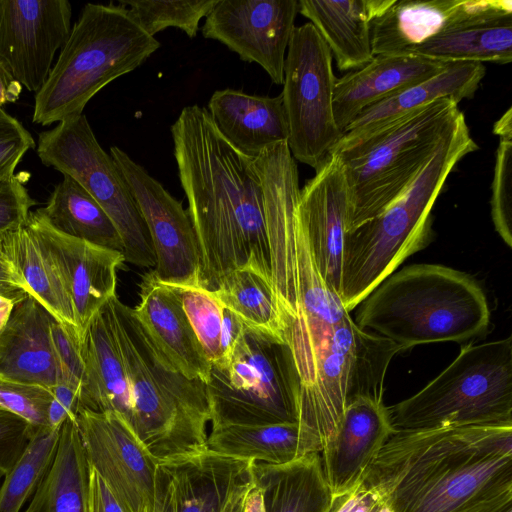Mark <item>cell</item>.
<instances>
[{
  "label": "cell",
  "mask_w": 512,
  "mask_h": 512,
  "mask_svg": "<svg viewBox=\"0 0 512 512\" xmlns=\"http://www.w3.org/2000/svg\"><path fill=\"white\" fill-rule=\"evenodd\" d=\"M25 512H27V511H25Z\"/></svg>",
  "instance_id": "obj_59"
},
{
  "label": "cell",
  "mask_w": 512,
  "mask_h": 512,
  "mask_svg": "<svg viewBox=\"0 0 512 512\" xmlns=\"http://www.w3.org/2000/svg\"><path fill=\"white\" fill-rule=\"evenodd\" d=\"M399 352L400 348L390 340L359 328L348 381V402L359 396L383 399L387 368Z\"/></svg>",
  "instance_id": "obj_38"
},
{
  "label": "cell",
  "mask_w": 512,
  "mask_h": 512,
  "mask_svg": "<svg viewBox=\"0 0 512 512\" xmlns=\"http://www.w3.org/2000/svg\"><path fill=\"white\" fill-rule=\"evenodd\" d=\"M7 253L31 295L81 345L73 305L64 282L45 247L25 224L4 237Z\"/></svg>",
  "instance_id": "obj_32"
},
{
  "label": "cell",
  "mask_w": 512,
  "mask_h": 512,
  "mask_svg": "<svg viewBox=\"0 0 512 512\" xmlns=\"http://www.w3.org/2000/svg\"><path fill=\"white\" fill-rule=\"evenodd\" d=\"M357 307L354 323L401 351L462 342L481 335L490 323L487 298L478 282L440 264H413L393 272Z\"/></svg>",
  "instance_id": "obj_3"
},
{
  "label": "cell",
  "mask_w": 512,
  "mask_h": 512,
  "mask_svg": "<svg viewBox=\"0 0 512 512\" xmlns=\"http://www.w3.org/2000/svg\"><path fill=\"white\" fill-rule=\"evenodd\" d=\"M407 53L447 63L509 64L512 61V11L445 31Z\"/></svg>",
  "instance_id": "obj_33"
},
{
  "label": "cell",
  "mask_w": 512,
  "mask_h": 512,
  "mask_svg": "<svg viewBox=\"0 0 512 512\" xmlns=\"http://www.w3.org/2000/svg\"><path fill=\"white\" fill-rule=\"evenodd\" d=\"M364 483L388 512H462L512 486V425L397 430Z\"/></svg>",
  "instance_id": "obj_2"
},
{
  "label": "cell",
  "mask_w": 512,
  "mask_h": 512,
  "mask_svg": "<svg viewBox=\"0 0 512 512\" xmlns=\"http://www.w3.org/2000/svg\"><path fill=\"white\" fill-rule=\"evenodd\" d=\"M76 422L90 466L124 512H154L158 459L113 412L79 408Z\"/></svg>",
  "instance_id": "obj_14"
},
{
  "label": "cell",
  "mask_w": 512,
  "mask_h": 512,
  "mask_svg": "<svg viewBox=\"0 0 512 512\" xmlns=\"http://www.w3.org/2000/svg\"><path fill=\"white\" fill-rule=\"evenodd\" d=\"M140 302L134 314L166 358L186 377L206 384L211 362L182 306L178 288L159 282L152 271L142 275Z\"/></svg>",
  "instance_id": "obj_24"
},
{
  "label": "cell",
  "mask_w": 512,
  "mask_h": 512,
  "mask_svg": "<svg viewBox=\"0 0 512 512\" xmlns=\"http://www.w3.org/2000/svg\"><path fill=\"white\" fill-rule=\"evenodd\" d=\"M245 326L286 342V326L272 283L250 268L228 274L212 291Z\"/></svg>",
  "instance_id": "obj_36"
},
{
  "label": "cell",
  "mask_w": 512,
  "mask_h": 512,
  "mask_svg": "<svg viewBox=\"0 0 512 512\" xmlns=\"http://www.w3.org/2000/svg\"><path fill=\"white\" fill-rule=\"evenodd\" d=\"M253 474L262 493L264 512H329L333 496L320 453L285 464L255 462Z\"/></svg>",
  "instance_id": "obj_31"
},
{
  "label": "cell",
  "mask_w": 512,
  "mask_h": 512,
  "mask_svg": "<svg viewBox=\"0 0 512 512\" xmlns=\"http://www.w3.org/2000/svg\"><path fill=\"white\" fill-rule=\"evenodd\" d=\"M5 235L0 234V295L19 300L28 294V289L7 253Z\"/></svg>",
  "instance_id": "obj_49"
},
{
  "label": "cell",
  "mask_w": 512,
  "mask_h": 512,
  "mask_svg": "<svg viewBox=\"0 0 512 512\" xmlns=\"http://www.w3.org/2000/svg\"><path fill=\"white\" fill-rule=\"evenodd\" d=\"M359 327L348 314L328 339L316 379L299 400L301 437L307 454L321 453L339 426L348 402V381Z\"/></svg>",
  "instance_id": "obj_21"
},
{
  "label": "cell",
  "mask_w": 512,
  "mask_h": 512,
  "mask_svg": "<svg viewBox=\"0 0 512 512\" xmlns=\"http://www.w3.org/2000/svg\"><path fill=\"white\" fill-rule=\"evenodd\" d=\"M511 10V0H396L372 23V52H409L445 31Z\"/></svg>",
  "instance_id": "obj_22"
},
{
  "label": "cell",
  "mask_w": 512,
  "mask_h": 512,
  "mask_svg": "<svg viewBox=\"0 0 512 512\" xmlns=\"http://www.w3.org/2000/svg\"><path fill=\"white\" fill-rule=\"evenodd\" d=\"M80 350L85 367L80 408L116 413L131 428L134 413L130 387L106 305L88 324Z\"/></svg>",
  "instance_id": "obj_27"
},
{
  "label": "cell",
  "mask_w": 512,
  "mask_h": 512,
  "mask_svg": "<svg viewBox=\"0 0 512 512\" xmlns=\"http://www.w3.org/2000/svg\"><path fill=\"white\" fill-rule=\"evenodd\" d=\"M175 286V285H174ZM185 314L211 364L220 358L224 306L202 286H176Z\"/></svg>",
  "instance_id": "obj_40"
},
{
  "label": "cell",
  "mask_w": 512,
  "mask_h": 512,
  "mask_svg": "<svg viewBox=\"0 0 512 512\" xmlns=\"http://www.w3.org/2000/svg\"><path fill=\"white\" fill-rule=\"evenodd\" d=\"M35 146V140L21 122L0 109V183L15 174L24 155Z\"/></svg>",
  "instance_id": "obj_44"
},
{
  "label": "cell",
  "mask_w": 512,
  "mask_h": 512,
  "mask_svg": "<svg viewBox=\"0 0 512 512\" xmlns=\"http://www.w3.org/2000/svg\"><path fill=\"white\" fill-rule=\"evenodd\" d=\"M90 464L76 418L60 427L54 458L27 512H89Z\"/></svg>",
  "instance_id": "obj_30"
},
{
  "label": "cell",
  "mask_w": 512,
  "mask_h": 512,
  "mask_svg": "<svg viewBox=\"0 0 512 512\" xmlns=\"http://www.w3.org/2000/svg\"><path fill=\"white\" fill-rule=\"evenodd\" d=\"M33 432L24 419L0 408V471L4 475L23 454Z\"/></svg>",
  "instance_id": "obj_46"
},
{
  "label": "cell",
  "mask_w": 512,
  "mask_h": 512,
  "mask_svg": "<svg viewBox=\"0 0 512 512\" xmlns=\"http://www.w3.org/2000/svg\"><path fill=\"white\" fill-rule=\"evenodd\" d=\"M485 73L483 63L449 62L438 74L363 110L344 130L329 154L342 153L362 144L437 99L450 98L459 103L472 98Z\"/></svg>",
  "instance_id": "obj_23"
},
{
  "label": "cell",
  "mask_w": 512,
  "mask_h": 512,
  "mask_svg": "<svg viewBox=\"0 0 512 512\" xmlns=\"http://www.w3.org/2000/svg\"><path fill=\"white\" fill-rule=\"evenodd\" d=\"M264 192L272 285L284 321L297 313L298 291V169L288 142L279 143L254 158Z\"/></svg>",
  "instance_id": "obj_15"
},
{
  "label": "cell",
  "mask_w": 512,
  "mask_h": 512,
  "mask_svg": "<svg viewBox=\"0 0 512 512\" xmlns=\"http://www.w3.org/2000/svg\"><path fill=\"white\" fill-rule=\"evenodd\" d=\"M396 432L383 399L359 396L347 403L338 428L321 452L333 497L364 483L373 462Z\"/></svg>",
  "instance_id": "obj_20"
},
{
  "label": "cell",
  "mask_w": 512,
  "mask_h": 512,
  "mask_svg": "<svg viewBox=\"0 0 512 512\" xmlns=\"http://www.w3.org/2000/svg\"><path fill=\"white\" fill-rule=\"evenodd\" d=\"M218 0H128L119 1L131 13L135 21L152 37L160 31L175 27L193 38L199 23L206 17Z\"/></svg>",
  "instance_id": "obj_39"
},
{
  "label": "cell",
  "mask_w": 512,
  "mask_h": 512,
  "mask_svg": "<svg viewBox=\"0 0 512 512\" xmlns=\"http://www.w3.org/2000/svg\"><path fill=\"white\" fill-rule=\"evenodd\" d=\"M19 300L10 299L0 295V332L6 326L14 306Z\"/></svg>",
  "instance_id": "obj_56"
},
{
  "label": "cell",
  "mask_w": 512,
  "mask_h": 512,
  "mask_svg": "<svg viewBox=\"0 0 512 512\" xmlns=\"http://www.w3.org/2000/svg\"><path fill=\"white\" fill-rule=\"evenodd\" d=\"M206 448L266 464H285L307 455L298 423L229 425L212 429Z\"/></svg>",
  "instance_id": "obj_35"
},
{
  "label": "cell",
  "mask_w": 512,
  "mask_h": 512,
  "mask_svg": "<svg viewBox=\"0 0 512 512\" xmlns=\"http://www.w3.org/2000/svg\"><path fill=\"white\" fill-rule=\"evenodd\" d=\"M50 313L26 294L0 332V377L52 389L60 380Z\"/></svg>",
  "instance_id": "obj_26"
},
{
  "label": "cell",
  "mask_w": 512,
  "mask_h": 512,
  "mask_svg": "<svg viewBox=\"0 0 512 512\" xmlns=\"http://www.w3.org/2000/svg\"><path fill=\"white\" fill-rule=\"evenodd\" d=\"M206 109L220 134L250 158L288 142L289 128L281 94L259 96L226 88L212 94Z\"/></svg>",
  "instance_id": "obj_28"
},
{
  "label": "cell",
  "mask_w": 512,
  "mask_h": 512,
  "mask_svg": "<svg viewBox=\"0 0 512 512\" xmlns=\"http://www.w3.org/2000/svg\"><path fill=\"white\" fill-rule=\"evenodd\" d=\"M63 176L39 208L42 214L64 234L123 254L121 237L107 213L80 184Z\"/></svg>",
  "instance_id": "obj_34"
},
{
  "label": "cell",
  "mask_w": 512,
  "mask_h": 512,
  "mask_svg": "<svg viewBox=\"0 0 512 512\" xmlns=\"http://www.w3.org/2000/svg\"><path fill=\"white\" fill-rule=\"evenodd\" d=\"M448 63L407 52L374 55L365 66L336 79L333 111L337 128L343 135L363 110L438 74Z\"/></svg>",
  "instance_id": "obj_25"
},
{
  "label": "cell",
  "mask_w": 512,
  "mask_h": 512,
  "mask_svg": "<svg viewBox=\"0 0 512 512\" xmlns=\"http://www.w3.org/2000/svg\"><path fill=\"white\" fill-rule=\"evenodd\" d=\"M3 477H4V474L0 471V484L2 482Z\"/></svg>",
  "instance_id": "obj_57"
},
{
  "label": "cell",
  "mask_w": 512,
  "mask_h": 512,
  "mask_svg": "<svg viewBox=\"0 0 512 512\" xmlns=\"http://www.w3.org/2000/svg\"><path fill=\"white\" fill-rule=\"evenodd\" d=\"M396 0H300L298 13L310 20L340 71L357 70L373 58V21Z\"/></svg>",
  "instance_id": "obj_29"
},
{
  "label": "cell",
  "mask_w": 512,
  "mask_h": 512,
  "mask_svg": "<svg viewBox=\"0 0 512 512\" xmlns=\"http://www.w3.org/2000/svg\"><path fill=\"white\" fill-rule=\"evenodd\" d=\"M384 508L378 493L362 483L345 494L333 497L329 512H381Z\"/></svg>",
  "instance_id": "obj_48"
},
{
  "label": "cell",
  "mask_w": 512,
  "mask_h": 512,
  "mask_svg": "<svg viewBox=\"0 0 512 512\" xmlns=\"http://www.w3.org/2000/svg\"><path fill=\"white\" fill-rule=\"evenodd\" d=\"M37 155L48 167L80 184L114 223L124 261L152 268L155 256L138 205L110 154L99 144L85 114L67 118L38 136Z\"/></svg>",
  "instance_id": "obj_10"
},
{
  "label": "cell",
  "mask_w": 512,
  "mask_h": 512,
  "mask_svg": "<svg viewBox=\"0 0 512 512\" xmlns=\"http://www.w3.org/2000/svg\"><path fill=\"white\" fill-rule=\"evenodd\" d=\"M244 327V323L233 312L224 307L220 338V358L211 365L222 367L229 362Z\"/></svg>",
  "instance_id": "obj_50"
},
{
  "label": "cell",
  "mask_w": 512,
  "mask_h": 512,
  "mask_svg": "<svg viewBox=\"0 0 512 512\" xmlns=\"http://www.w3.org/2000/svg\"><path fill=\"white\" fill-rule=\"evenodd\" d=\"M491 218L496 232L512 247V140L499 139L491 185Z\"/></svg>",
  "instance_id": "obj_41"
},
{
  "label": "cell",
  "mask_w": 512,
  "mask_h": 512,
  "mask_svg": "<svg viewBox=\"0 0 512 512\" xmlns=\"http://www.w3.org/2000/svg\"><path fill=\"white\" fill-rule=\"evenodd\" d=\"M297 13V0H218L206 16L202 35L221 42L241 60L260 65L273 83L283 84Z\"/></svg>",
  "instance_id": "obj_16"
},
{
  "label": "cell",
  "mask_w": 512,
  "mask_h": 512,
  "mask_svg": "<svg viewBox=\"0 0 512 512\" xmlns=\"http://www.w3.org/2000/svg\"><path fill=\"white\" fill-rule=\"evenodd\" d=\"M479 147L463 113L407 189L345 236L339 299L349 313L432 239L433 206L457 163Z\"/></svg>",
  "instance_id": "obj_4"
},
{
  "label": "cell",
  "mask_w": 512,
  "mask_h": 512,
  "mask_svg": "<svg viewBox=\"0 0 512 512\" xmlns=\"http://www.w3.org/2000/svg\"><path fill=\"white\" fill-rule=\"evenodd\" d=\"M22 88L3 61L0 60V109H2L4 104L16 102L22 92Z\"/></svg>",
  "instance_id": "obj_53"
},
{
  "label": "cell",
  "mask_w": 512,
  "mask_h": 512,
  "mask_svg": "<svg viewBox=\"0 0 512 512\" xmlns=\"http://www.w3.org/2000/svg\"><path fill=\"white\" fill-rule=\"evenodd\" d=\"M110 155L148 229L156 279L167 285L200 286L199 245L187 210L125 151L112 146Z\"/></svg>",
  "instance_id": "obj_12"
},
{
  "label": "cell",
  "mask_w": 512,
  "mask_h": 512,
  "mask_svg": "<svg viewBox=\"0 0 512 512\" xmlns=\"http://www.w3.org/2000/svg\"><path fill=\"white\" fill-rule=\"evenodd\" d=\"M50 333L55 358L60 371V380L73 385L81 391L85 381V367L80 343L69 335L66 329L55 319L51 323Z\"/></svg>",
  "instance_id": "obj_45"
},
{
  "label": "cell",
  "mask_w": 512,
  "mask_h": 512,
  "mask_svg": "<svg viewBox=\"0 0 512 512\" xmlns=\"http://www.w3.org/2000/svg\"><path fill=\"white\" fill-rule=\"evenodd\" d=\"M160 47L122 4L84 5L45 83L32 121L49 126L83 114L90 99Z\"/></svg>",
  "instance_id": "obj_6"
},
{
  "label": "cell",
  "mask_w": 512,
  "mask_h": 512,
  "mask_svg": "<svg viewBox=\"0 0 512 512\" xmlns=\"http://www.w3.org/2000/svg\"><path fill=\"white\" fill-rule=\"evenodd\" d=\"M437 99L362 144L337 154L349 191L347 232L376 217L412 183L461 115Z\"/></svg>",
  "instance_id": "obj_8"
},
{
  "label": "cell",
  "mask_w": 512,
  "mask_h": 512,
  "mask_svg": "<svg viewBox=\"0 0 512 512\" xmlns=\"http://www.w3.org/2000/svg\"><path fill=\"white\" fill-rule=\"evenodd\" d=\"M212 429L298 423L300 379L288 344L244 327L229 362L205 384Z\"/></svg>",
  "instance_id": "obj_9"
},
{
  "label": "cell",
  "mask_w": 512,
  "mask_h": 512,
  "mask_svg": "<svg viewBox=\"0 0 512 512\" xmlns=\"http://www.w3.org/2000/svg\"><path fill=\"white\" fill-rule=\"evenodd\" d=\"M59 429L34 430L23 454L0 484V512H20L34 495L48 470L57 447Z\"/></svg>",
  "instance_id": "obj_37"
},
{
  "label": "cell",
  "mask_w": 512,
  "mask_h": 512,
  "mask_svg": "<svg viewBox=\"0 0 512 512\" xmlns=\"http://www.w3.org/2000/svg\"><path fill=\"white\" fill-rule=\"evenodd\" d=\"M89 512H124L106 483L92 467L90 470Z\"/></svg>",
  "instance_id": "obj_51"
},
{
  "label": "cell",
  "mask_w": 512,
  "mask_h": 512,
  "mask_svg": "<svg viewBox=\"0 0 512 512\" xmlns=\"http://www.w3.org/2000/svg\"><path fill=\"white\" fill-rule=\"evenodd\" d=\"M381 512H388L386 507Z\"/></svg>",
  "instance_id": "obj_58"
},
{
  "label": "cell",
  "mask_w": 512,
  "mask_h": 512,
  "mask_svg": "<svg viewBox=\"0 0 512 512\" xmlns=\"http://www.w3.org/2000/svg\"><path fill=\"white\" fill-rule=\"evenodd\" d=\"M244 512H264L262 493L255 482L246 496Z\"/></svg>",
  "instance_id": "obj_55"
},
{
  "label": "cell",
  "mask_w": 512,
  "mask_h": 512,
  "mask_svg": "<svg viewBox=\"0 0 512 512\" xmlns=\"http://www.w3.org/2000/svg\"><path fill=\"white\" fill-rule=\"evenodd\" d=\"M52 398L48 408V426L59 429L68 418H76L80 408V391L60 380L51 389Z\"/></svg>",
  "instance_id": "obj_47"
},
{
  "label": "cell",
  "mask_w": 512,
  "mask_h": 512,
  "mask_svg": "<svg viewBox=\"0 0 512 512\" xmlns=\"http://www.w3.org/2000/svg\"><path fill=\"white\" fill-rule=\"evenodd\" d=\"M332 54L309 22L295 27L285 57L281 93L295 160L317 170L342 137L333 111Z\"/></svg>",
  "instance_id": "obj_11"
},
{
  "label": "cell",
  "mask_w": 512,
  "mask_h": 512,
  "mask_svg": "<svg viewBox=\"0 0 512 512\" xmlns=\"http://www.w3.org/2000/svg\"><path fill=\"white\" fill-rule=\"evenodd\" d=\"M27 178L21 172L0 183V234L24 227L37 204L25 186Z\"/></svg>",
  "instance_id": "obj_43"
},
{
  "label": "cell",
  "mask_w": 512,
  "mask_h": 512,
  "mask_svg": "<svg viewBox=\"0 0 512 512\" xmlns=\"http://www.w3.org/2000/svg\"><path fill=\"white\" fill-rule=\"evenodd\" d=\"M106 306L130 387L133 432L158 460L206 448L205 384L189 379L166 358L118 296Z\"/></svg>",
  "instance_id": "obj_5"
},
{
  "label": "cell",
  "mask_w": 512,
  "mask_h": 512,
  "mask_svg": "<svg viewBox=\"0 0 512 512\" xmlns=\"http://www.w3.org/2000/svg\"><path fill=\"white\" fill-rule=\"evenodd\" d=\"M171 134L199 245L200 286L214 291L241 268L272 283L264 192L254 158L235 149L207 109L196 104L182 109Z\"/></svg>",
  "instance_id": "obj_1"
},
{
  "label": "cell",
  "mask_w": 512,
  "mask_h": 512,
  "mask_svg": "<svg viewBox=\"0 0 512 512\" xmlns=\"http://www.w3.org/2000/svg\"><path fill=\"white\" fill-rule=\"evenodd\" d=\"M315 171L300 189L298 213L320 276L339 297L349 191L337 154H329Z\"/></svg>",
  "instance_id": "obj_19"
},
{
  "label": "cell",
  "mask_w": 512,
  "mask_h": 512,
  "mask_svg": "<svg viewBox=\"0 0 512 512\" xmlns=\"http://www.w3.org/2000/svg\"><path fill=\"white\" fill-rule=\"evenodd\" d=\"M388 408L396 430L512 425V337L462 346L424 388Z\"/></svg>",
  "instance_id": "obj_7"
},
{
  "label": "cell",
  "mask_w": 512,
  "mask_h": 512,
  "mask_svg": "<svg viewBox=\"0 0 512 512\" xmlns=\"http://www.w3.org/2000/svg\"><path fill=\"white\" fill-rule=\"evenodd\" d=\"M51 398L46 387L0 377V408L21 417L34 430L48 426Z\"/></svg>",
  "instance_id": "obj_42"
},
{
  "label": "cell",
  "mask_w": 512,
  "mask_h": 512,
  "mask_svg": "<svg viewBox=\"0 0 512 512\" xmlns=\"http://www.w3.org/2000/svg\"><path fill=\"white\" fill-rule=\"evenodd\" d=\"M462 512H512V486L479 499Z\"/></svg>",
  "instance_id": "obj_52"
},
{
  "label": "cell",
  "mask_w": 512,
  "mask_h": 512,
  "mask_svg": "<svg viewBox=\"0 0 512 512\" xmlns=\"http://www.w3.org/2000/svg\"><path fill=\"white\" fill-rule=\"evenodd\" d=\"M26 225L54 262L70 296L81 335L92 318L115 296L121 252L97 246L55 229L37 209Z\"/></svg>",
  "instance_id": "obj_18"
},
{
  "label": "cell",
  "mask_w": 512,
  "mask_h": 512,
  "mask_svg": "<svg viewBox=\"0 0 512 512\" xmlns=\"http://www.w3.org/2000/svg\"><path fill=\"white\" fill-rule=\"evenodd\" d=\"M493 133L499 136V139L512 140V108L507 111L494 123Z\"/></svg>",
  "instance_id": "obj_54"
},
{
  "label": "cell",
  "mask_w": 512,
  "mask_h": 512,
  "mask_svg": "<svg viewBox=\"0 0 512 512\" xmlns=\"http://www.w3.org/2000/svg\"><path fill=\"white\" fill-rule=\"evenodd\" d=\"M254 463L207 448L159 460L154 512H244Z\"/></svg>",
  "instance_id": "obj_13"
},
{
  "label": "cell",
  "mask_w": 512,
  "mask_h": 512,
  "mask_svg": "<svg viewBox=\"0 0 512 512\" xmlns=\"http://www.w3.org/2000/svg\"><path fill=\"white\" fill-rule=\"evenodd\" d=\"M71 17L68 0H0V60L29 92L45 83Z\"/></svg>",
  "instance_id": "obj_17"
}]
</instances>
